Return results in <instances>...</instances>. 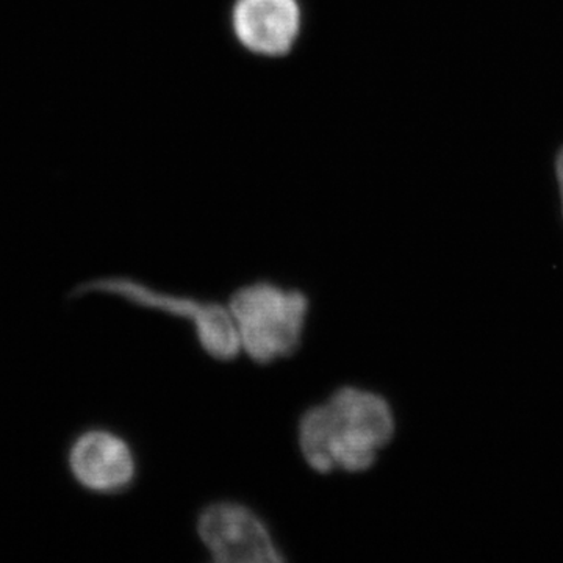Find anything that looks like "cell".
Instances as JSON below:
<instances>
[{
  "mask_svg": "<svg viewBox=\"0 0 563 563\" xmlns=\"http://www.w3.org/2000/svg\"><path fill=\"white\" fill-rule=\"evenodd\" d=\"M395 420L390 406L372 391L342 388L303 415L299 442L307 463L320 473L365 472L390 443Z\"/></svg>",
  "mask_w": 563,
  "mask_h": 563,
  "instance_id": "1",
  "label": "cell"
},
{
  "mask_svg": "<svg viewBox=\"0 0 563 563\" xmlns=\"http://www.w3.org/2000/svg\"><path fill=\"white\" fill-rule=\"evenodd\" d=\"M307 310L309 299L303 292L265 282L240 288L231 299L240 342L252 361L262 365L298 351Z\"/></svg>",
  "mask_w": 563,
  "mask_h": 563,
  "instance_id": "2",
  "label": "cell"
},
{
  "mask_svg": "<svg viewBox=\"0 0 563 563\" xmlns=\"http://www.w3.org/2000/svg\"><path fill=\"white\" fill-rule=\"evenodd\" d=\"M91 291L110 292V295L121 296L136 306L190 318L198 329L203 350L209 352L211 357L218 358V361H232L239 354L240 344H242L239 329H236L232 313H229L220 303L198 302L192 299L163 295V292L144 287L140 282L124 279V277L87 282L74 290V296Z\"/></svg>",
  "mask_w": 563,
  "mask_h": 563,
  "instance_id": "3",
  "label": "cell"
},
{
  "mask_svg": "<svg viewBox=\"0 0 563 563\" xmlns=\"http://www.w3.org/2000/svg\"><path fill=\"white\" fill-rule=\"evenodd\" d=\"M198 531L214 562L284 561L265 525L250 509L239 504H211L199 517Z\"/></svg>",
  "mask_w": 563,
  "mask_h": 563,
  "instance_id": "4",
  "label": "cell"
},
{
  "mask_svg": "<svg viewBox=\"0 0 563 563\" xmlns=\"http://www.w3.org/2000/svg\"><path fill=\"white\" fill-rule=\"evenodd\" d=\"M232 27L247 51L280 57L298 40L301 9L298 0H236Z\"/></svg>",
  "mask_w": 563,
  "mask_h": 563,
  "instance_id": "5",
  "label": "cell"
},
{
  "mask_svg": "<svg viewBox=\"0 0 563 563\" xmlns=\"http://www.w3.org/2000/svg\"><path fill=\"white\" fill-rule=\"evenodd\" d=\"M68 463L74 479L96 493L124 492L135 477L131 448L120 437L107 431H90L70 446Z\"/></svg>",
  "mask_w": 563,
  "mask_h": 563,
  "instance_id": "6",
  "label": "cell"
},
{
  "mask_svg": "<svg viewBox=\"0 0 563 563\" xmlns=\"http://www.w3.org/2000/svg\"><path fill=\"white\" fill-rule=\"evenodd\" d=\"M558 180H559V190H561L562 196V206H563V150L558 157Z\"/></svg>",
  "mask_w": 563,
  "mask_h": 563,
  "instance_id": "7",
  "label": "cell"
}]
</instances>
